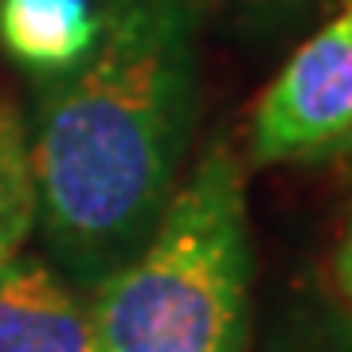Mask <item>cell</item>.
<instances>
[{
    "instance_id": "cell-2",
    "label": "cell",
    "mask_w": 352,
    "mask_h": 352,
    "mask_svg": "<svg viewBox=\"0 0 352 352\" xmlns=\"http://www.w3.org/2000/svg\"><path fill=\"white\" fill-rule=\"evenodd\" d=\"M251 282L247 164L212 141L153 235L90 289L94 352H247Z\"/></svg>"
},
{
    "instance_id": "cell-9",
    "label": "cell",
    "mask_w": 352,
    "mask_h": 352,
    "mask_svg": "<svg viewBox=\"0 0 352 352\" xmlns=\"http://www.w3.org/2000/svg\"><path fill=\"white\" fill-rule=\"evenodd\" d=\"M212 4H223V8H231V12H239V16H274V12L298 8L305 0H204V8H212Z\"/></svg>"
},
{
    "instance_id": "cell-1",
    "label": "cell",
    "mask_w": 352,
    "mask_h": 352,
    "mask_svg": "<svg viewBox=\"0 0 352 352\" xmlns=\"http://www.w3.org/2000/svg\"><path fill=\"white\" fill-rule=\"evenodd\" d=\"M204 0H98V36L39 78L28 126L36 227L63 278L94 289L153 235L200 113Z\"/></svg>"
},
{
    "instance_id": "cell-3",
    "label": "cell",
    "mask_w": 352,
    "mask_h": 352,
    "mask_svg": "<svg viewBox=\"0 0 352 352\" xmlns=\"http://www.w3.org/2000/svg\"><path fill=\"white\" fill-rule=\"evenodd\" d=\"M352 149V12L289 55L251 110V164L317 161Z\"/></svg>"
},
{
    "instance_id": "cell-5",
    "label": "cell",
    "mask_w": 352,
    "mask_h": 352,
    "mask_svg": "<svg viewBox=\"0 0 352 352\" xmlns=\"http://www.w3.org/2000/svg\"><path fill=\"white\" fill-rule=\"evenodd\" d=\"M98 0H0V47L36 78H55L90 51Z\"/></svg>"
},
{
    "instance_id": "cell-8",
    "label": "cell",
    "mask_w": 352,
    "mask_h": 352,
    "mask_svg": "<svg viewBox=\"0 0 352 352\" xmlns=\"http://www.w3.org/2000/svg\"><path fill=\"white\" fill-rule=\"evenodd\" d=\"M333 278H337V289L344 294V302L352 305V215L340 231L337 251H333Z\"/></svg>"
},
{
    "instance_id": "cell-7",
    "label": "cell",
    "mask_w": 352,
    "mask_h": 352,
    "mask_svg": "<svg viewBox=\"0 0 352 352\" xmlns=\"http://www.w3.org/2000/svg\"><path fill=\"white\" fill-rule=\"evenodd\" d=\"M263 352H352V321L325 302H305L278 321Z\"/></svg>"
},
{
    "instance_id": "cell-6",
    "label": "cell",
    "mask_w": 352,
    "mask_h": 352,
    "mask_svg": "<svg viewBox=\"0 0 352 352\" xmlns=\"http://www.w3.org/2000/svg\"><path fill=\"white\" fill-rule=\"evenodd\" d=\"M36 227V176L28 122L8 94H0V263L24 251Z\"/></svg>"
},
{
    "instance_id": "cell-4",
    "label": "cell",
    "mask_w": 352,
    "mask_h": 352,
    "mask_svg": "<svg viewBox=\"0 0 352 352\" xmlns=\"http://www.w3.org/2000/svg\"><path fill=\"white\" fill-rule=\"evenodd\" d=\"M0 352H94L87 302L24 251L0 263Z\"/></svg>"
},
{
    "instance_id": "cell-10",
    "label": "cell",
    "mask_w": 352,
    "mask_h": 352,
    "mask_svg": "<svg viewBox=\"0 0 352 352\" xmlns=\"http://www.w3.org/2000/svg\"><path fill=\"white\" fill-rule=\"evenodd\" d=\"M344 8H349V12H352V0H349V4H344Z\"/></svg>"
}]
</instances>
